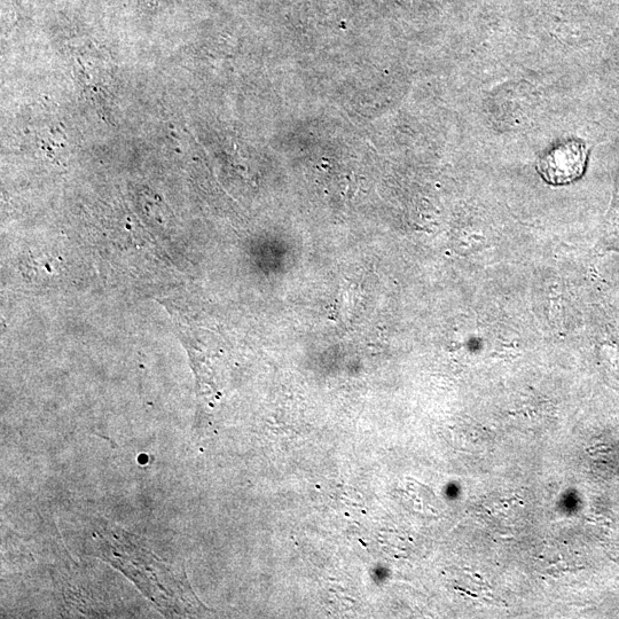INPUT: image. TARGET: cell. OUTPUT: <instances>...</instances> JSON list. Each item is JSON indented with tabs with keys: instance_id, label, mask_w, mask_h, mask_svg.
<instances>
[{
	"instance_id": "2",
	"label": "cell",
	"mask_w": 619,
	"mask_h": 619,
	"mask_svg": "<svg viewBox=\"0 0 619 619\" xmlns=\"http://www.w3.org/2000/svg\"><path fill=\"white\" fill-rule=\"evenodd\" d=\"M587 150L582 141L568 140L556 145L539 161L540 175L552 185H564L584 174Z\"/></svg>"
},
{
	"instance_id": "1",
	"label": "cell",
	"mask_w": 619,
	"mask_h": 619,
	"mask_svg": "<svg viewBox=\"0 0 619 619\" xmlns=\"http://www.w3.org/2000/svg\"><path fill=\"white\" fill-rule=\"evenodd\" d=\"M106 532L98 536L101 556L130 577L164 613L187 614L198 609L200 603L185 574L180 575L175 568L159 561L153 553L132 542L133 537L125 532Z\"/></svg>"
}]
</instances>
